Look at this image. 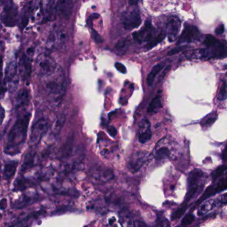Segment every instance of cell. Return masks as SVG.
Returning <instances> with one entry per match:
<instances>
[{"label": "cell", "instance_id": "9", "mask_svg": "<svg viewBox=\"0 0 227 227\" xmlns=\"http://www.w3.org/2000/svg\"><path fill=\"white\" fill-rule=\"evenodd\" d=\"M200 37V34L198 28L192 25H187L184 28L181 35L179 36L177 44L197 41L199 40Z\"/></svg>", "mask_w": 227, "mask_h": 227}, {"label": "cell", "instance_id": "29", "mask_svg": "<svg viewBox=\"0 0 227 227\" xmlns=\"http://www.w3.org/2000/svg\"><path fill=\"white\" fill-rule=\"evenodd\" d=\"M214 206H215V203L213 201L207 202L206 204L202 205L201 207L200 208L199 211H198V215H204L206 212H207L208 211H209L211 209H212V208L214 207Z\"/></svg>", "mask_w": 227, "mask_h": 227}, {"label": "cell", "instance_id": "41", "mask_svg": "<svg viewBox=\"0 0 227 227\" xmlns=\"http://www.w3.org/2000/svg\"><path fill=\"white\" fill-rule=\"evenodd\" d=\"M183 49V47H180V48H174L173 49L171 50V51L168 53V55H174V54H176L178 52L182 51Z\"/></svg>", "mask_w": 227, "mask_h": 227}, {"label": "cell", "instance_id": "31", "mask_svg": "<svg viewBox=\"0 0 227 227\" xmlns=\"http://www.w3.org/2000/svg\"><path fill=\"white\" fill-rule=\"evenodd\" d=\"M226 165H222V166H220L219 167H218L217 169H216V170L213 171V172H212V179H213L214 181H215L216 179H217L223 173H224V172L226 171Z\"/></svg>", "mask_w": 227, "mask_h": 227}, {"label": "cell", "instance_id": "35", "mask_svg": "<svg viewBox=\"0 0 227 227\" xmlns=\"http://www.w3.org/2000/svg\"><path fill=\"white\" fill-rule=\"evenodd\" d=\"M197 190V186L191 187V188L189 189V190L188 191V193H186L185 198V203H186L187 202L192 199L193 196L194 195V194L196 193Z\"/></svg>", "mask_w": 227, "mask_h": 227}, {"label": "cell", "instance_id": "14", "mask_svg": "<svg viewBox=\"0 0 227 227\" xmlns=\"http://www.w3.org/2000/svg\"><path fill=\"white\" fill-rule=\"evenodd\" d=\"M30 101V94L27 89H23L17 93L14 99V104L17 111L23 109L28 106Z\"/></svg>", "mask_w": 227, "mask_h": 227}, {"label": "cell", "instance_id": "6", "mask_svg": "<svg viewBox=\"0 0 227 227\" xmlns=\"http://www.w3.org/2000/svg\"><path fill=\"white\" fill-rule=\"evenodd\" d=\"M67 41V33L64 29L59 26H53L48 35L47 44L52 48L59 49L64 45Z\"/></svg>", "mask_w": 227, "mask_h": 227}, {"label": "cell", "instance_id": "30", "mask_svg": "<svg viewBox=\"0 0 227 227\" xmlns=\"http://www.w3.org/2000/svg\"><path fill=\"white\" fill-rule=\"evenodd\" d=\"M187 207H188V205L186 204V203H185V204L183 205L181 207L178 208V209L176 210L173 214H172V217H171L172 220H176V219L179 218L180 217H181L182 216L185 214Z\"/></svg>", "mask_w": 227, "mask_h": 227}, {"label": "cell", "instance_id": "10", "mask_svg": "<svg viewBox=\"0 0 227 227\" xmlns=\"http://www.w3.org/2000/svg\"><path fill=\"white\" fill-rule=\"evenodd\" d=\"M152 32L153 27L151 23L147 21L145 26L143 29L133 34V37L139 43L150 42L154 38Z\"/></svg>", "mask_w": 227, "mask_h": 227}, {"label": "cell", "instance_id": "11", "mask_svg": "<svg viewBox=\"0 0 227 227\" xmlns=\"http://www.w3.org/2000/svg\"><path fill=\"white\" fill-rule=\"evenodd\" d=\"M17 68L19 76L22 78L23 81L27 80L31 72V64L28 55L23 54L21 56L19 64H17Z\"/></svg>", "mask_w": 227, "mask_h": 227}, {"label": "cell", "instance_id": "36", "mask_svg": "<svg viewBox=\"0 0 227 227\" xmlns=\"http://www.w3.org/2000/svg\"><path fill=\"white\" fill-rule=\"evenodd\" d=\"M115 67H116V69L121 72V73H127V69H126V67H125V66L123 64H122L121 63H119V62H117L115 64Z\"/></svg>", "mask_w": 227, "mask_h": 227}, {"label": "cell", "instance_id": "25", "mask_svg": "<svg viewBox=\"0 0 227 227\" xmlns=\"http://www.w3.org/2000/svg\"><path fill=\"white\" fill-rule=\"evenodd\" d=\"M120 224L122 227H134V222L132 218L127 215H121L120 217Z\"/></svg>", "mask_w": 227, "mask_h": 227}, {"label": "cell", "instance_id": "34", "mask_svg": "<svg viewBox=\"0 0 227 227\" xmlns=\"http://www.w3.org/2000/svg\"><path fill=\"white\" fill-rule=\"evenodd\" d=\"M194 217L193 215H187L186 217L183 219L182 222H181V226L184 227L188 226L191 224V223L194 221Z\"/></svg>", "mask_w": 227, "mask_h": 227}, {"label": "cell", "instance_id": "46", "mask_svg": "<svg viewBox=\"0 0 227 227\" xmlns=\"http://www.w3.org/2000/svg\"><path fill=\"white\" fill-rule=\"evenodd\" d=\"M157 227H166V225L165 224V222H161V223H159V224L157 225Z\"/></svg>", "mask_w": 227, "mask_h": 227}, {"label": "cell", "instance_id": "15", "mask_svg": "<svg viewBox=\"0 0 227 227\" xmlns=\"http://www.w3.org/2000/svg\"><path fill=\"white\" fill-rule=\"evenodd\" d=\"M151 137H152V133L151 130L150 122L147 119H144L140 122L139 127V142L142 144L145 143L151 139Z\"/></svg>", "mask_w": 227, "mask_h": 227}, {"label": "cell", "instance_id": "40", "mask_svg": "<svg viewBox=\"0 0 227 227\" xmlns=\"http://www.w3.org/2000/svg\"><path fill=\"white\" fill-rule=\"evenodd\" d=\"M5 115V110L4 109H3V107L0 105V126L2 125L3 120H4Z\"/></svg>", "mask_w": 227, "mask_h": 227}, {"label": "cell", "instance_id": "8", "mask_svg": "<svg viewBox=\"0 0 227 227\" xmlns=\"http://www.w3.org/2000/svg\"><path fill=\"white\" fill-rule=\"evenodd\" d=\"M122 21L125 28L127 30H133L141 24V18L139 11L136 9L125 12L122 13Z\"/></svg>", "mask_w": 227, "mask_h": 227}, {"label": "cell", "instance_id": "5", "mask_svg": "<svg viewBox=\"0 0 227 227\" xmlns=\"http://www.w3.org/2000/svg\"><path fill=\"white\" fill-rule=\"evenodd\" d=\"M49 127V121L44 117H41L36 121L31 127L30 137V143L31 145H36L48 132Z\"/></svg>", "mask_w": 227, "mask_h": 227}, {"label": "cell", "instance_id": "17", "mask_svg": "<svg viewBox=\"0 0 227 227\" xmlns=\"http://www.w3.org/2000/svg\"><path fill=\"white\" fill-rule=\"evenodd\" d=\"M17 167V162L12 161L5 165L3 170V178L5 179H9L15 175Z\"/></svg>", "mask_w": 227, "mask_h": 227}, {"label": "cell", "instance_id": "43", "mask_svg": "<svg viewBox=\"0 0 227 227\" xmlns=\"http://www.w3.org/2000/svg\"><path fill=\"white\" fill-rule=\"evenodd\" d=\"M108 132H109V135L113 137L117 135V129H115L114 127H111L108 129Z\"/></svg>", "mask_w": 227, "mask_h": 227}, {"label": "cell", "instance_id": "45", "mask_svg": "<svg viewBox=\"0 0 227 227\" xmlns=\"http://www.w3.org/2000/svg\"><path fill=\"white\" fill-rule=\"evenodd\" d=\"M226 200H227V195L226 194H225L224 195L222 196V198H221V203L222 204H226Z\"/></svg>", "mask_w": 227, "mask_h": 227}, {"label": "cell", "instance_id": "7", "mask_svg": "<svg viewBox=\"0 0 227 227\" xmlns=\"http://www.w3.org/2000/svg\"><path fill=\"white\" fill-rule=\"evenodd\" d=\"M18 11L17 6L13 2L6 3L0 15V19L7 26H14L17 21Z\"/></svg>", "mask_w": 227, "mask_h": 227}, {"label": "cell", "instance_id": "38", "mask_svg": "<svg viewBox=\"0 0 227 227\" xmlns=\"http://www.w3.org/2000/svg\"><path fill=\"white\" fill-rule=\"evenodd\" d=\"M93 39L97 42V43H102L103 41V39L101 38V37L97 33V31L93 30Z\"/></svg>", "mask_w": 227, "mask_h": 227}, {"label": "cell", "instance_id": "27", "mask_svg": "<svg viewBox=\"0 0 227 227\" xmlns=\"http://www.w3.org/2000/svg\"><path fill=\"white\" fill-rule=\"evenodd\" d=\"M169 151L167 147H161L159 149H158L155 153V158L157 161H161L164 158L168 156Z\"/></svg>", "mask_w": 227, "mask_h": 227}, {"label": "cell", "instance_id": "12", "mask_svg": "<svg viewBox=\"0 0 227 227\" xmlns=\"http://www.w3.org/2000/svg\"><path fill=\"white\" fill-rule=\"evenodd\" d=\"M73 8L72 1H59L56 3V15L61 19L67 20L71 15Z\"/></svg>", "mask_w": 227, "mask_h": 227}, {"label": "cell", "instance_id": "33", "mask_svg": "<svg viewBox=\"0 0 227 227\" xmlns=\"http://www.w3.org/2000/svg\"><path fill=\"white\" fill-rule=\"evenodd\" d=\"M226 179H223L222 181L218 184L217 186L215 187L216 193H218L222 191V190H225L226 189Z\"/></svg>", "mask_w": 227, "mask_h": 227}, {"label": "cell", "instance_id": "23", "mask_svg": "<svg viewBox=\"0 0 227 227\" xmlns=\"http://www.w3.org/2000/svg\"><path fill=\"white\" fill-rule=\"evenodd\" d=\"M34 158L35 154L34 153H31L27 154L26 157L24 158L23 165L21 166V171L23 172L26 171L29 168L33 167L34 164Z\"/></svg>", "mask_w": 227, "mask_h": 227}, {"label": "cell", "instance_id": "24", "mask_svg": "<svg viewBox=\"0 0 227 227\" xmlns=\"http://www.w3.org/2000/svg\"><path fill=\"white\" fill-rule=\"evenodd\" d=\"M165 35H166L163 33L158 34L157 36H155V37H154V38L152 39V40L148 43V44H147L146 46L147 49H149L153 48V47L157 45L158 44H159L160 42H161L165 39Z\"/></svg>", "mask_w": 227, "mask_h": 227}, {"label": "cell", "instance_id": "4", "mask_svg": "<svg viewBox=\"0 0 227 227\" xmlns=\"http://www.w3.org/2000/svg\"><path fill=\"white\" fill-rule=\"evenodd\" d=\"M20 82V76L18 73L17 64L16 61H10L5 68L4 83L6 89L10 92L15 91Z\"/></svg>", "mask_w": 227, "mask_h": 227}, {"label": "cell", "instance_id": "44", "mask_svg": "<svg viewBox=\"0 0 227 227\" xmlns=\"http://www.w3.org/2000/svg\"><path fill=\"white\" fill-rule=\"evenodd\" d=\"M7 207V199H3L0 201V208L2 210H4L5 208Z\"/></svg>", "mask_w": 227, "mask_h": 227}, {"label": "cell", "instance_id": "13", "mask_svg": "<svg viewBox=\"0 0 227 227\" xmlns=\"http://www.w3.org/2000/svg\"><path fill=\"white\" fill-rule=\"evenodd\" d=\"M181 24V21L177 17L173 16L169 19L167 25V32L169 41H174L178 37Z\"/></svg>", "mask_w": 227, "mask_h": 227}, {"label": "cell", "instance_id": "1", "mask_svg": "<svg viewBox=\"0 0 227 227\" xmlns=\"http://www.w3.org/2000/svg\"><path fill=\"white\" fill-rule=\"evenodd\" d=\"M31 113H26L17 119L7 136L4 152L9 155L20 153L27 139Z\"/></svg>", "mask_w": 227, "mask_h": 227}, {"label": "cell", "instance_id": "37", "mask_svg": "<svg viewBox=\"0 0 227 227\" xmlns=\"http://www.w3.org/2000/svg\"><path fill=\"white\" fill-rule=\"evenodd\" d=\"M126 44H127V41L125 39H122L117 43V44L115 46V49L120 51L122 49H123V48H125Z\"/></svg>", "mask_w": 227, "mask_h": 227}, {"label": "cell", "instance_id": "28", "mask_svg": "<svg viewBox=\"0 0 227 227\" xmlns=\"http://www.w3.org/2000/svg\"><path fill=\"white\" fill-rule=\"evenodd\" d=\"M6 87L2 77V59L0 57V99H2L4 95Z\"/></svg>", "mask_w": 227, "mask_h": 227}, {"label": "cell", "instance_id": "19", "mask_svg": "<svg viewBox=\"0 0 227 227\" xmlns=\"http://www.w3.org/2000/svg\"><path fill=\"white\" fill-rule=\"evenodd\" d=\"M65 122H66V115L64 114H61L57 118L56 121L54 122L52 127V132L54 135H59L61 131L64 126Z\"/></svg>", "mask_w": 227, "mask_h": 227}, {"label": "cell", "instance_id": "42", "mask_svg": "<svg viewBox=\"0 0 227 227\" xmlns=\"http://www.w3.org/2000/svg\"><path fill=\"white\" fill-rule=\"evenodd\" d=\"M225 31V27L223 25H221L219 26L217 29L215 30V34L217 35H221Z\"/></svg>", "mask_w": 227, "mask_h": 227}, {"label": "cell", "instance_id": "22", "mask_svg": "<svg viewBox=\"0 0 227 227\" xmlns=\"http://www.w3.org/2000/svg\"><path fill=\"white\" fill-rule=\"evenodd\" d=\"M162 107L161 97L159 96H157L151 101L147 109V112L149 113H156L157 111Z\"/></svg>", "mask_w": 227, "mask_h": 227}, {"label": "cell", "instance_id": "16", "mask_svg": "<svg viewBox=\"0 0 227 227\" xmlns=\"http://www.w3.org/2000/svg\"><path fill=\"white\" fill-rule=\"evenodd\" d=\"M203 175V172L200 169H194L193 171L190 172L188 177V184L190 188L197 186L196 185Z\"/></svg>", "mask_w": 227, "mask_h": 227}, {"label": "cell", "instance_id": "2", "mask_svg": "<svg viewBox=\"0 0 227 227\" xmlns=\"http://www.w3.org/2000/svg\"><path fill=\"white\" fill-rule=\"evenodd\" d=\"M44 89L54 104H59L66 91V78L63 71L59 68L55 73L44 78Z\"/></svg>", "mask_w": 227, "mask_h": 227}, {"label": "cell", "instance_id": "47", "mask_svg": "<svg viewBox=\"0 0 227 227\" xmlns=\"http://www.w3.org/2000/svg\"><path fill=\"white\" fill-rule=\"evenodd\" d=\"M113 220H114V218H112V219H110L109 220V224L110 225H112L113 224Z\"/></svg>", "mask_w": 227, "mask_h": 227}, {"label": "cell", "instance_id": "18", "mask_svg": "<svg viewBox=\"0 0 227 227\" xmlns=\"http://www.w3.org/2000/svg\"><path fill=\"white\" fill-rule=\"evenodd\" d=\"M163 67L164 66L163 64H157L154 66H153L148 75V77L147 78V84H148L150 87L153 85L157 75L160 73L161 71L163 69Z\"/></svg>", "mask_w": 227, "mask_h": 227}, {"label": "cell", "instance_id": "21", "mask_svg": "<svg viewBox=\"0 0 227 227\" xmlns=\"http://www.w3.org/2000/svg\"><path fill=\"white\" fill-rule=\"evenodd\" d=\"M39 215H40V212H35V213H32L30 215H28L26 218L21 220L20 221L16 222V224L10 226L9 227H28L29 222H30V220L37 218V217H39Z\"/></svg>", "mask_w": 227, "mask_h": 227}, {"label": "cell", "instance_id": "32", "mask_svg": "<svg viewBox=\"0 0 227 227\" xmlns=\"http://www.w3.org/2000/svg\"><path fill=\"white\" fill-rule=\"evenodd\" d=\"M226 99V83L225 81L222 85L221 89L220 90L219 94L218 96V99L220 101H223Z\"/></svg>", "mask_w": 227, "mask_h": 227}, {"label": "cell", "instance_id": "39", "mask_svg": "<svg viewBox=\"0 0 227 227\" xmlns=\"http://www.w3.org/2000/svg\"><path fill=\"white\" fill-rule=\"evenodd\" d=\"M216 119H217V117H216L215 116V117H208L207 119L204 121V124L205 126H206V127H208V126H211V125L213 124L214 122L216 121Z\"/></svg>", "mask_w": 227, "mask_h": 227}, {"label": "cell", "instance_id": "26", "mask_svg": "<svg viewBox=\"0 0 227 227\" xmlns=\"http://www.w3.org/2000/svg\"><path fill=\"white\" fill-rule=\"evenodd\" d=\"M220 41L218 39H216L214 36L208 35L206 36L204 40L203 41V44L207 47V48H211V47H214L216 45H217Z\"/></svg>", "mask_w": 227, "mask_h": 227}, {"label": "cell", "instance_id": "20", "mask_svg": "<svg viewBox=\"0 0 227 227\" xmlns=\"http://www.w3.org/2000/svg\"><path fill=\"white\" fill-rule=\"evenodd\" d=\"M216 193L215 192V187L212 186H208V188L206 189V190H205L204 193L203 194V195H202L199 200H198L196 203L194 204L193 208H192V210L194 209V208H197L198 206H199V205L200 204V203H203V201H204L205 200H207L208 198H209L210 197H211L212 195H213V194H215Z\"/></svg>", "mask_w": 227, "mask_h": 227}, {"label": "cell", "instance_id": "3", "mask_svg": "<svg viewBox=\"0 0 227 227\" xmlns=\"http://www.w3.org/2000/svg\"><path fill=\"white\" fill-rule=\"evenodd\" d=\"M59 67L55 59L48 53H41L38 55L35 63V71L39 77H48L55 73Z\"/></svg>", "mask_w": 227, "mask_h": 227}]
</instances>
